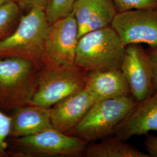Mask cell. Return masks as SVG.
Instances as JSON below:
<instances>
[{
  "label": "cell",
  "instance_id": "ac0fdd59",
  "mask_svg": "<svg viewBox=\"0 0 157 157\" xmlns=\"http://www.w3.org/2000/svg\"><path fill=\"white\" fill-rule=\"evenodd\" d=\"M10 115L0 110V157H10L8 152V142L11 129Z\"/></svg>",
  "mask_w": 157,
  "mask_h": 157
},
{
  "label": "cell",
  "instance_id": "2e32d148",
  "mask_svg": "<svg viewBox=\"0 0 157 157\" xmlns=\"http://www.w3.org/2000/svg\"><path fill=\"white\" fill-rule=\"evenodd\" d=\"M21 7L16 1H11L0 6V41L10 36L21 19Z\"/></svg>",
  "mask_w": 157,
  "mask_h": 157
},
{
  "label": "cell",
  "instance_id": "8fae6325",
  "mask_svg": "<svg viewBox=\"0 0 157 157\" xmlns=\"http://www.w3.org/2000/svg\"><path fill=\"white\" fill-rule=\"evenodd\" d=\"M95 101L83 90L64 98L51 108V120L54 128L70 135Z\"/></svg>",
  "mask_w": 157,
  "mask_h": 157
},
{
  "label": "cell",
  "instance_id": "52a82bcc",
  "mask_svg": "<svg viewBox=\"0 0 157 157\" xmlns=\"http://www.w3.org/2000/svg\"><path fill=\"white\" fill-rule=\"evenodd\" d=\"M78 29L72 12L51 25L41 58L43 66L69 67L75 65Z\"/></svg>",
  "mask_w": 157,
  "mask_h": 157
},
{
  "label": "cell",
  "instance_id": "44dd1931",
  "mask_svg": "<svg viewBox=\"0 0 157 157\" xmlns=\"http://www.w3.org/2000/svg\"><path fill=\"white\" fill-rule=\"evenodd\" d=\"M144 145L150 157H157V137L148 136L144 141Z\"/></svg>",
  "mask_w": 157,
  "mask_h": 157
},
{
  "label": "cell",
  "instance_id": "277c9868",
  "mask_svg": "<svg viewBox=\"0 0 157 157\" xmlns=\"http://www.w3.org/2000/svg\"><path fill=\"white\" fill-rule=\"evenodd\" d=\"M11 157H78L84 154L87 142L52 128L17 138H8Z\"/></svg>",
  "mask_w": 157,
  "mask_h": 157
},
{
  "label": "cell",
  "instance_id": "6da1fadb",
  "mask_svg": "<svg viewBox=\"0 0 157 157\" xmlns=\"http://www.w3.org/2000/svg\"><path fill=\"white\" fill-rule=\"evenodd\" d=\"M40 66L22 58H0L1 111L9 115L28 105L36 91Z\"/></svg>",
  "mask_w": 157,
  "mask_h": 157
},
{
  "label": "cell",
  "instance_id": "e0dca14e",
  "mask_svg": "<svg viewBox=\"0 0 157 157\" xmlns=\"http://www.w3.org/2000/svg\"><path fill=\"white\" fill-rule=\"evenodd\" d=\"M76 0H49L45 12L51 24L67 17L72 12Z\"/></svg>",
  "mask_w": 157,
  "mask_h": 157
},
{
  "label": "cell",
  "instance_id": "9c48e42d",
  "mask_svg": "<svg viewBox=\"0 0 157 157\" xmlns=\"http://www.w3.org/2000/svg\"><path fill=\"white\" fill-rule=\"evenodd\" d=\"M121 69L136 102L143 101L155 93L149 55L140 44L126 45Z\"/></svg>",
  "mask_w": 157,
  "mask_h": 157
},
{
  "label": "cell",
  "instance_id": "ffe728a7",
  "mask_svg": "<svg viewBox=\"0 0 157 157\" xmlns=\"http://www.w3.org/2000/svg\"><path fill=\"white\" fill-rule=\"evenodd\" d=\"M49 0H17L19 6L29 10L33 8H40L45 11Z\"/></svg>",
  "mask_w": 157,
  "mask_h": 157
},
{
  "label": "cell",
  "instance_id": "3957f363",
  "mask_svg": "<svg viewBox=\"0 0 157 157\" xmlns=\"http://www.w3.org/2000/svg\"><path fill=\"white\" fill-rule=\"evenodd\" d=\"M51 25L44 10L30 9L21 17L13 33L0 41V58L19 57L40 65Z\"/></svg>",
  "mask_w": 157,
  "mask_h": 157
},
{
  "label": "cell",
  "instance_id": "5b68a950",
  "mask_svg": "<svg viewBox=\"0 0 157 157\" xmlns=\"http://www.w3.org/2000/svg\"><path fill=\"white\" fill-rule=\"evenodd\" d=\"M137 103L131 95L95 102L69 135L89 142L113 134L115 128L133 110Z\"/></svg>",
  "mask_w": 157,
  "mask_h": 157
},
{
  "label": "cell",
  "instance_id": "7c38bea8",
  "mask_svg": "<svg viewBox=\"0 0 157 157\" xmlns=\"http://www.w3.org/2000/svg\"><path fill=\"white\" fill-rule=\"evenodd\" d=\"M157 131V92L137 102L129 115L118 124L113 134L126 141L135 136L147 135Z\"/></svg>",
  "mask_w": 157,
  "mask_h": 157
},
{
  "label": "cell",
  "instance_id": "9a60e30c",
  "mask_svg": "<svg viewBox=\"0 0 157 157\" xmlns=\"http://www.w3.org/2000/svg\"><path fill=\"white\" fill-rule=\"evenodd\" d=\"M84 155L86 157H150L117 136L100 143L87 145Z\"/></svg>",
  "mask_w": 157,
  "mask_h": 157
},
{
  "label": "cell",
  "instance_id": "4fadbf2b",
  "mask_svg": "<svg viewBox=\"0 0 157 157\" xmlns=\"http://www.w3.org/2000/svg\"><path fill=\"white\" fill-rule=\"evenodd\" d=\"M84 89L95 102L130 95L128 82L121 69L86 72Z\"/></svg>",
  "mask_w": 157,
  "mask_h": 157
},
{
  "label": "cell",
  "instance_id": "7402d4cb",
  "mask_svg": "<svg viewBox=\"0 0 157 157\" xmlns=\"http://www.w3.org/2000/svg\"><path fill=\"white\" fill-rule=\"evenodd\" d=\"M151 65L154 84L155 92H157V46L148 54Z\"/></svg>",
  "mask_w": 157,
  "mask_h": 157
},
{
  "label": "cell",
  "instance_id": "603a6c76",
  "mask_svg": "<svg viewBox=\"0 0 157 157\" xmlns=\"http://www.w3.org/2000/svg\"><path fill=\"white\" fill-rule=\"evenodd\" d=\"M11 1H15L17 2V0H0V6H2L3 4H4L6 2Z\"/></svg>",
  "mask_w": 157,
  "mask_h": 157
},
{
  "label": "cell",
  "instance_id": "30bf717a",
  "mask_svg": "<svg viewBox=\"0 0 157 157\" xmlns=\"http://www.w3.org/2000/svg\"><path fill=\"white\" fill-rule=\"evenodd\" d=\"M118 12L113 0H76L72 13L78 39L85 34L111 26Z\"/></svg>",
  "mask_w": 157,
  "mask_h": 157
},
{
  "label": "cell",
  "instance_id": "d6986e66",
  "mask_svg": "<svg viewBox=\"0 0 157 157\" xmlns=\"http://www.w3.org/2000/svg\"><path fill=\"white\" fill-rule=\"evenodd\" d=\"M118 12L157 7V0H113Z\"/></svg>",
  "mask_w": 157,
  "mask_h": 157
},
{
  "label": "cell",
  "instance_id": "5bb4252c",
  "mask_svg": "<svg viewBox=\"0 0 157 157\" xmlns=\"http://www.w3.org/2000/svg\"><path fill=\"white\" fill-rule=\"evenodd\" d=\"M11 129L8 138H17L34 135L54 128L51 120V108L26 105L10 115Z\"/></svg>",
  "mask_w": 157,
  "mask_h": 157
},
{
  "label": "cell",
  "instance_id": "7a4b0ae2",
  "mask_svg": "<svg viewBox=\"0 0 157 157\" xmlns=\"http://www.w3.org/2000/svg\"><path fill=\"white\" fill-rule=\"evenodd\" d=\"M126 47L111 26L90 32L78 39L75 65L84 72L121 69Z\"/></svg>",
  "mask_w": 157,
  "mask_h": 157
},
{
  "label": "cell",
  "instance_id": "ba28073f",
  "mask_svg": "<svg viewBox=\"0 0 157 157\" xmlns=\"http://www.w3.org/2000/svg\"><path fill=\"white\" fill-rule=\"evenodd\" d=\"M111 26L125 45L157 46V7L118 12Z\"/></svg>",
  "mask_w": 157,
  "mask_h": 157
},
{
  "label": "cell",
  "instance_id": "8992f818",
  "mask_svg": "<svg viewBox=\"0 0 157 157\" xmlns=\"http://www.w3.org/2000/svg\"><path fill=\"white\" fill-rule=\"evenodd\" d=\"M85 74L75 65L62 67L43 66L38 73L36 91L29 104L53 107L64 98L84 89Z\"/></svg>",
  "mask_w": 157,
  "mask_h": 157
}]
</instances>
